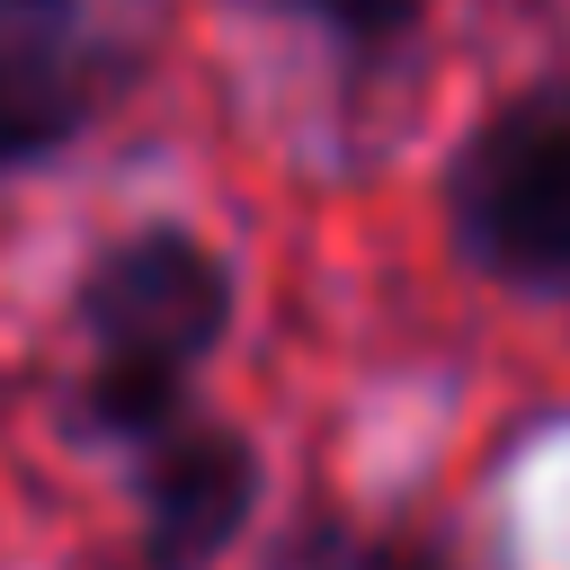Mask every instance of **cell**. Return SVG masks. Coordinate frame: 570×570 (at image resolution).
I'll use <instances>...</instances> for the list:
<instances>
[{
	"mask_svg": "<svg viewBox=\"0 0 570 570\" xmlns=\"http://www.w3.org/2000/svg\"><path fill=\"white\" fill-rule=\"evenodd\" d=\"M454 232L517 285H570V80L517 89L454 151Z\"/></svg>",
	"mask_w": 570,
	"mask_h": 570,
	"instance_id": "obj_1",
	"label": "cell"
},
{
	"mask_svg": "<svg viewBox=\"0 0 570 570\" xmlns=\"http://www.w3.org/2000/svg\"><path fill=\"white\" fill-rule=\"evenodd\" d=\"M80 321L98 338V365H134V374H178L187 383V365L232 321V276L187 232H134L89 267Z\"/></svg>",
	"mask_w": 570,
	"mask_h": 570,
	"instance_id": "obj_2",
	"label": "cell"
},
{
	"mask_svg": "<svg viewBox=\"0 0 570 570\" xmlns=\"http://www.w3.org/2000/svg\"><path fill=\"white\" fill-rule=\"evenodd\" d=\"M116 89L98 0H0V169L71 142Z\"/></svg>",
	"mask_w": 570,
	"mask_h": 570,
	"instance_id": "obj_3",
	"label": "cell"
},
{
	"mask_svg": "<svg viewBox=\"0 0 570 570\" xmlns=\"http://www.w3.org/2000/svg\"><path fill=\"white\" fill-rule=\"evenodd\" d=\"M142 517H151V570H205L232 552L249 499H258V463L232 428L178 419L169 436L142 445Z\"/></svg>",
	"mask_w": 570,
	"mask_h": 570,
	"instance_id": "obj_4",
	"label": "cell"
},
{
	"mask_svg": "<svg viewBox=\"0 0 570 570\" xmlns=\"http://www.w3.org/2000/svg\"><path fill=\"white\" fill-rule=\"evenodd\" d=\"M285 570H445L428 543H401V534H356V525H312Z\"/></svg>",
	"mask_w": 570,
	"mask_h": 570,
	"instance_id": "obj_5",
	"label": "cell"
}]
</instances>
